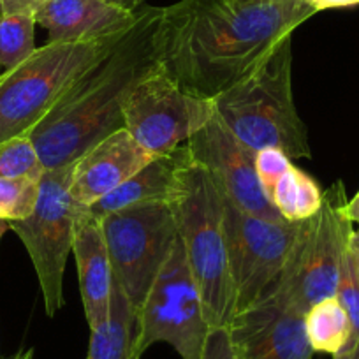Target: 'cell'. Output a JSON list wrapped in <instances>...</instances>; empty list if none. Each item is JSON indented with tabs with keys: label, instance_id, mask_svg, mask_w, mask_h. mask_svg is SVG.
Segmentation results:
<instances>
[{
	"label": "cell",
	"instance_id": "cell-10",
	"mask_svg": "<svg viewBox=\"0 0 359 359\" xmlns=\"http://www.w3.org/2000/svg\"><path fill=\"white\" fill-rule=\"evenodd\" d=\"M215 115L213 99L192 95L157 64L130 88L123 129L155 157L184 147Z\"/></svg>",
	"mask_w": 359,
	"mask_h": 359
},
{
	"label": "cell",
	"instance_id": "cell-18",
	"mask_svg": "<svg viewBox=\"0 0 359 359\" xmlns=\"http://www.w3.org/2000/svg\"><path fill=\"white\" fill-rule=\"evenodd\" d=\"M134 326L136 313L115 282L111 313L104 324L90 330L86 359H134Z\"/></svg>",
	"mask_w": 359,
	"mask_h": 359
},
{
	"label": "cell",
	"instance_id": "cell-30",
	"mask_svg": "<svg viewBox=\"0 0 359 359\" xmlns=\"http://www.w3.org/2000/svg\"><path fill=\"white\" fill-rule=\"evenodd\" d=\"M344 212H345V217H347L352 224L355 222L359 226V191L355 192L354 198L347 199Z\"/></svg>",
	"mask_w": 359,
	"mask_h": 359
},
{
	"label": "cell",
	"instance_id": "cell-24",
	"mask_svg": "<svg viewBox=\"0 0 359 359\" xmlns=\"http://www.w3.org/2000/svg\"><path fill=\"white\" fill-rule=\"evenodd\" d=\"M337 298L347 310L348 319L352 324V341L359 337V282L355 278L354 268H352L351 257H348V250L345 252L344 262H341L340 271V282H338Z\"/></svg>",
	"mask_w": 359,
	"mask_h": 359
},
{
	"label": "cell",
	"instance_id": "cell-17",
	"mask_svg": "<svg viewBox=\"0 0 359 359\" xmlns=\"http://www.w3.org/2000/svg\"><path fill=\"white\" fill-rule=\"evenodd\" d=\"M185 158V144L169 155H161L148 162L143 169L130 176L126 184L102 198L95 205L88 206L97 219L129 206L144 203L171 201L178 184V171Z\"/></svg>",
	"mask_w": 359,
	"mask_h": 359
},
{
	"label": "cell",
	"instance_id": "cell-15",
	"mask_svg": "<svg viewBox=\"0 0 359 359\" xmlns=\"http://www.w3.org/2000/svg\"><path fill=\"white\" fill-rule=\"evenodd\" d=\"M140 11L106 0H50L36 13V23L48 32V43H94L133 29Z\"/></svg>",
	"mask_w": 359,
	"mask_h": 359
},
{
	"label": "cell",
	"instance_id": "cell-20",
	"mask_svg": "<svg viewBox=\"0 0 359 359\" xmlns=\"http://www.w3.org/2000/svg\"><path fill=\"white\" fill-rule=\"evenodd\" d=\"M305 331L313 352L337 355L352 340V324L337 296L316 303L305 313Z\"/></svg>",
	"mask_w": 359,
	"mask_h": 359
},
{
	"label": "cell",
	"instance_id": "cell-6",
	"mask_svg": "<svg viewBox=\"0 0 359 359\" xmlns=\"http://www.w3.org/2000/svg\"><path fill=\"white\" fill-rule=\"evenodd\" d=\"M345 187L324 192L319 212L299 222L298 236L273 287L261 302L305 316L316 303L337 296L352 222L345 217Z\"/></svg>",
	"mask_w": 359,
	"mask_h": 359
},
{
	"label": "cell",
	"instance_id": "cell-33",
	"mask_svg": "<svg viewBox=\"0 0 359 359\" xmlns=\"http://www.w3.org/2000/svg\"><path fill=\"white\" fill-rule=\"evenodd\" d=\"M30 358H32V352H27V354L22 355V358H20V359H30Z\"/></svg>",
	"mask_w": 359,
	"mask_h": 359
},
{
	"label": "cell",
	"instance_id": "cell-21",
	"mask_svg": "<svg viewBox=\"0 0 359 359\" xmlns=\"http://www.w3.org/2000/svg\"><path fill=\"white\" fill-rule=\"evenodd\" d=\"M36 16L0 13V69L11 71L27 60L36 48Z\"/></svg>",
	"mask_w": 359,
	"mask_h": 359
},
{
	"label": "cell",
	"instance_id": "cell-1",
	"mask_svg": "<svg viewBox=\"0 0 359 359\" xmlns=\"http://www.w3.org/2000/svg\"><path fill=\"white\" fill-rule=\"evenodd\" d=\"M316 13L305 0H180L161 8L155 64L192 95L215 99Z\"/></svg>",
	"mask_w": 359,
	"mask_h": 359
},
{
	"label": "cell",
	"instance_id": "cell-23",
	"mask_svg": "<svg viewBox=\"0 0 359 359\" xmlns=\"http://www.w3.org/2000/svg\"><path fill=\"white\" fill-rule=\"evenodd\" d=\"M41 180L0 178V220L16 222L34 212L39 199Z\"/></svg>",
	"mask_w": 359,
	"mask_h": 359
},
{
	"label": "cell",
	"instance_id": "cell-22",
	"mask_svg": "<svg viewBox=\"0 0 359 359\" xmlns=\"http://www.w3.org/2000/svg\"><path fill=\"white\" fill-rule=\"evenodd\" d=\"M44 172L46 168L29 136L0 143V178L41 180Z\"/></svg>",
	"mask_w": 359,
	"mask_h": 359
},
{
	"label": "cell",
	"instance_id": "cell-31",
	"mask_svg": "<svg viewBox=\"0 0 359 359\" xmlns=\"http://www.w3.org/2000/svg\"><path fill=\"white\" fill-rule=\"evenodd\" d=\"M106 2H109V4L126 9V11H130V13H136L140 11L141 8H144V0H106Z\"/></svg>",
	"mask_w": 359,
	"mask_h": 359
},
{
	"label": "cell",
	"instance_id": "cell-2",
	"mask_svg": "<svg viewBox=\"0 0 359 359\" xmlns=\"http://www.w3.org/2000/svg\"><path fill=\"white\" fill-rule=\"evenodd\" d=\"M158 15L161 8H141L133 29L27 134L46 171L74 164L95 143L123 129L127 95L155 65Z\"/></svg>",
	"mask_w": 359,
	"mask_h": 359
},
{
	"label": "cell",
	"instance_id": "cell-11",
	"mask_svg": "<svg viewBox=\"0 0 359 359\" xmlns=\"http://www.w3.org/2000/svg\"><path fill=\"white\" fill-rule=\"evenodd\" d=\"M222 205L227 255L240 313L257 305L280 277L298 236L299 222L262 219L224 198Z\"/></svg>",
	"mask_w": 359,
	"mask_h": 359
},
{
	"label": "cell",
	"instance_id": "cell-14",
	"mask_svg": "<svg viewBox=\"0 0 359 359\" xmlns=\"http://www.w3.org/2000/svg\"><path fill=\"white\" fill-rule=\"evenodd\" d=\"M154 158L126 129L116 130L72 164V198L83 206L95 205Z\"/></svg>",
	"mask_w": 359,
	"mask_h": 359
},
{
	"label": "cell",
	"instance_id": "cell-5",
	"mask_svg": "<svg viewBox=\"0 0 359 359\" xmlns=\"http://www.w3.org/2000/svg\"><path fill=\"white\" fill-rule=\"evenodd\" d=\"M123 36L94 43H46L18 67L2 72L0 143L27 136Z\"/></svg>",
	"mask_w": 359,
	"mask_h": 359
},
{
	"label": "cell",
	"instance_id": "cell-25",
	"mask_svg": "<svg viewBox=\"0 0 359 359\" xmlns=\"http://www.w3.org/2000/svg\"><path fill=\"white\" fill-rule=\"evenodd\" d=\"M292 165V158L278 148H262L255 154V171L266 196L277 184V180Z\"/></svg>",
	"mask_w": 359,
	"mask_h": 359
},
{
	"label": "cell",
	"instance_id": "cell-26",
	"mask_svg": "<svg viewBox=\"0 0 359 359\" xmlns=\"http://www.w3.org/2000/svg\"><path fill=\"white\" fill-rule=\"evenodd\" d=\"M201 359H240L227 327H212Z\"/></svg>",
	"mask_w": 359,
	"mask_h": 359
},
{
	"label": "cell",
	"instance_id": "cell-13",
	"mask_svg": "<svg viewBox=\"0 0 359 359\" xmlns=\"http://www.w3.org/2000/svg\"><path fill=\"white\" fill-rule=\"evenodd\" d=\"M229 334L240 359H312L313 348L305 331V316L271 303L236 313Z\"/></svg>",
	"mask_w": 359,
	"mask_h": 359
},
{
	"label": "cell",
	"instance_id": "cell-7",
	"mask_svg": "<svg viewBox=\"0 0 359 359\" xmlns=\"http://www.w3.org/2000/svg\"><path fill=\"white\" fill-rule=\"evenodd\" d=\"M210 331L212 324L178 236L136 312L134 359H141L151 345L161 341L171 345L182 359H201Z\"/></svg>",
	"mask_w": 359,
	"mask_h": 359
},
{
	"label": "cell",
	"instance_id": "cell-9",
	"mask_svg": "<svg viewBox=\"0 0 359 359\" xmlns=\"http://www.w3.org/2000/svg\"><path fill=\"white\" fill-rule=\"evenodd\" d=\"M101 226L115 282L136 313L178 240L171 201L108 213Z\"/></svg>",
	"mask_w": 359,
	"mask_h": 359
},
{
	"label": "cell",
	"instance_id": "cell-12",
	"mask_svg": "<svg viewBox=\"0 0 359 359\" xmlns=\"http://www.w3.org/2000/svg\"><path fill=\"white\" fill-rule=\"evenodd\" d=\"M185 150L191 162L206 172L224 199L252 215L271 220L282 219L259 182L255 171L257 151L241 143L217 111L185 143Z\"/></svg>",
	"mask_w": 359,
	"mask_h": 359
},
{
	"label": "cell",
	"instance_id": "cell-16",
	"mask_svg": "<svg viewBox=\"0 0 359 359\" xmlns=\"http://www.w3.org/2000/svg\"><path fill=\"white\" fill-rule=\"evenodd\" d=\"M72 254L78 269L79 294L90 330L108 320L115 291V275L109 262L108 247L102 233L101 219L85 206L76 222Z\"/></svg>",
	"mask_w": 359,
	"mask_h": 359
},
{
	"label": "cell",
	"instance_id": "cell-4",
	"mask_svg": "<svg viewBox=\"0 0 359 359\" xmlns=\"http://www.w3.org/2000/svg\"><path fill=\"white\" fill-rule=\"evenodd\" d=\"M178 236L212 327H229L236 317V292L227 255L224 205L219 191L187 150L171 199Z\"/></svg>",
	"mask_w": 359,
	"mask_h": 359
},
{
	"label": "cell",
	"instance_id": "cell-8",
	"mask_svg": "<svg viewBox=\"0 0 359 359\" xmlns=\"http://www.w3.org/2000/svg\"><path fill=\"white\" fill-rule=\"evenodd\" d=\"M71 175L72 164L44 172L34 212L27 219L8 224L25 245L50 317L65 305V264L72 254L76 222L85 208L72 198Z\"/></svg>",
	"mask_w": 359,
	"mask_h": 359
},
{
	"label": "cell",
	"instance_id": "cell-29",
	"mask_svg": "<svg viewBox=\"0 0 359 359\" xmlns=\"http://www.w3.org/2000/svg\"><path fill=\"white\" fill-rule=\"evenodd\" d=\"M347 250H348V257H351V262H352V268H354L355 278H358L359 282V227L358 229H352L351 236H348Z\"/></svg>",
	"mask_w": 359,
	"mask_h": 359
},
{
	"label": "cell",
	"instance_id": "cell-19",
	"mask_svg": "<svg viewBox=\"0 0 359 359\" xmlns=\"http://www.w3.org/2000/svg\"><path fill=\"white\" fill-rule=\"evenodd\" d=\"M268 198L282 219L302 222L319 212L324 192L309 172L291 165L268 192Z\"/></svg>",
	"mask_w": 359,
	"mask_h": 359
},
{
	"label": "cell",
	"instance_id": "cell-3",
	"mask_svg": "<svg viewBox=\"0 0 359 359\" xmlns=\"http://www.w3.org/2000/svg\"><path fill=\"white\" fill-rule=\"evenodd\" d=\"M213 104L217 115L250 150L278 148L291 158L312 157L309 129L292 94V34L222 90Z\"/></svg>",
	"mask_w": 359,
	"mask_h": 359
},
{
	"label": "cell",
	"instance_id": "cell-28",
	"mask_svg": "<svg viewBox=\"0 0 359 359\" xmlns=\"http://www.w3.org/2000/svg\"><path fill=\"white\" fill-rule=\"evenodd\" d=\"M310 8L319 11H326V9H341V8H354L359 6V0H305Z\"/></svg>",
	"mask_w": 359,
	"mask_h": 359
},
{
	"label": "cell",
	"instance_id": "cell-27",
	"mask_svg": "<svg viewBox=\"0 0 359 359\" xmlns=\"http://www.w3.org/2000/svg\"><path fill=\"white\" fill-rule=\"evenodd\" d=\"M48 2L50 0H0V13L36 16V13Z\"/></svg>",
	"mask_w": 359,
	"mask_h": 359
},
{
	"label": "cell",
	"instance_id": "cell-32",
	"mask_svg": "<svg viewBox=\"0 0 359 359\" xmlns=\"http://www.w3.org/2000/svg\"><path fill=\"white\" fill-rule=\"evenodd\" d=\"M333 359H359V337L352 344H348L344 351L333 355Z\"/></svg>",
	"mask_w": 359,
	"mask_h": 359
}]
</instances>
